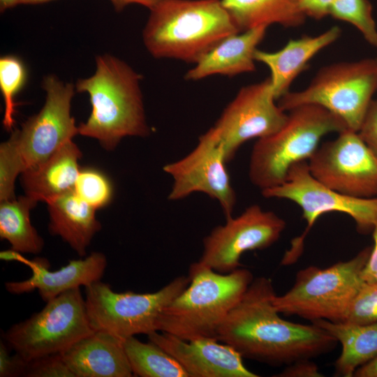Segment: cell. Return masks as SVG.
<instances>
[{
    "mask_svg": "<svg viewBox=\"0 0 377 377\" xmlns=\"http://www.w3.org/2000/svg\"><path fill=\"white\" fill-rule=\"evenodd\" d=\"M117 11H121L130 4H139L149 10L154 8L163 0H110Z\"/></svg>",
    "mask_w": 377,
    "mask_h": 377,
    "instance_id": "cell-37",
    "label": "cell"
},
{
    "mask_svg": "<svg viewBox=\"0 0 377 377\" xmlns=\"http://www.w3.org/2000/svg\"><path fill=\"white\" fill-rule=\"evenodd\" d=\"M142 75L123 60L109 54L96 58V71L79 79L75 91L87 93L91 112L78 126L79 134L95 138L108 150L126 136L150 133L140 89Z\"/></svg>",
    "mask_w": 377,
    "mask_h": 377,
    "instance_id": "cell-2",
    "label": "cell"
},
{
    "mask_svg": "<svg viewBox=\"0 0 377 377\" xmlns=\"http://www.w3.org/2000/svg\"><path fill=\"white\" fill-rule=\"evenodd\" d=\"M275 98L270 78L243 87L226 106L213 127L226 162L245 142L269 135L286 122Z\"/></svg>",
    "mask_w": 377,
    "mask_h": 377,
    "instance_id": "cell-14",
    "label": "cell"
},
{
    "mask_svg": "<svg viewBox=\"0 0 377 377\" xmlns=\"http://www.w3.org/2000/svg\"><path fill=\"white\" fill-rule=\"evenodd\" d=\"M347 128L341 119L319 105L293 108L278 131L258 138L253 145L249 169L251 182L262 191L281 185L293 165L310 158L324 135Z\"/></svg>",
    "mask_w": 377,
    "mask_h": 377,
    "instance_id": "cell-6",
    "label": "cell"
},
{
    "mask_svg": "<svg viewBox=\"0 0 377 377\" xmlns=\"http://www.w3.org/2000/svg\"><path fill=\"white\" fill-rule=\"evenodd\" d=\"M27 77L22 60L15 55H5L0 59V89L4 101L3 125L12 131L15 125V96L24 87Z\"/></svg>",
    "mask_w": 377,
    "mask_h": 377,
    "instance_id": "cell-27",
    "label": "cell"
},
{
    "mask_svg": "<svg viewBox=\"0 0 377 377\" xmlns=\"http://www.w3.org/2000/svg\"><path fill=\"white\" fill-rule=\"evenodd\" d=\"M74 191L96 210L106 206L113 193L109 179L102 172L90 168L80 170Z\"/></svg>",
    "mask_w": 377,
    "mask_h": 377,
    "instance_id": "cell-29",
    "label": "cell"
},
{
    "mask_svg": "<svg viewBox=\"0 0 377 377\" xmlns=\"http://www.w3.org/2000/svg\"><path fill=\"white\" fill-rule=\"evenodd\" d=\"M223 149L213 128L200 136L195 147L182 158L166 164L165 172L173 179L170 200H179L195 192L216 200L226 219L232 216L235 192L226 168Z\"/></svg>",
    "mask_w": 377,
    "mask_h": 377,
    "instance_id": "cell-15",
    "label": "cell"
},
{
    "mask_svg": "<svg viewBox=\"0 0 377 377\" xmlns=\"http://www.w3.org/2000/svg\"><path fill=\"white\" fill-rule=\"evenodd\" d=\"M341 32L339 27L334 26L316 36L291 39L276 52L256 50L255 60L266 65L270 71L269 78L276 100L289 91L293 80L306 68L309 61L335 42Z\"/></svg>",
    "mask_w": 377,
    "mask_h": 377,
    "instance_id": "cell-19",
    "label": "cell"
},
{
    "mask_svg": "<svg viewBox=\"0 0 377 377\" xmlns=\"http://www.w3.org/2000/svg\"><path fill=\"white\" fill-rule=\"evenodd\" d=\"M18 4H20V0H0V9L1 12H3Z\"/></svg>",
    "mask_w": 377,
    "mask_h": 377,
    "instance_id": "cell-39",
    "label": "cell"
},
{
    "mask_svg": "<svg viewBox=\"0 0 377 377\" xmlns=\"http://www.w3.org/2000/svg\"><path fill=\"white\" fill-rule=\"evenodd\" d=\"M188 286L165 308L158 331L191 341L216 338L218 329L253 280L246 269L228 274L198 266L189 267Z\"/></svg>",
    "mask_w": 377,
    "mask_h": 377,
    "instance_id": "cell-5",
    "label": "cell"
},
{
    "mask_svg": "<svg viewBox=\"0 0 377 377\" xmlns=\"http://www.w3.org/2000/svg\"><path fill=\"white\" fill-rule=\"evenodd\" d=\"M371 248L367 246L351 259L325 268L309 266L300 269L290 290L274 297L275 309L279 313L311 321L344 322L364 283L362 272Z\"/></svg>",
    "mask_w": 377,
    "mask_h": 377,
    "instance_id": "cell-7",
    "label": "cell"
},
{
    "mask_svg": "<svg viewBox=\"0 0 377 377\" xmlns=\"http://www.w3.org/2000/svg\"><path fill=\"white\" fill-rule=\"evenodd\" d=\"M377 90V59L339 62L319 70L310 84L279 98L283 111L306 104L319 105L358 132Z\"/></svg>",
    "mask_w": 377,
    "mask_h": 377,
    "instance_id": "cell-8",
    "label": "cell"
},
{
    "mask_svg": "<svg viewBox=\"0 0 377 377\" xmlns=\"http://www.w3.org/2000/svg\"><path fill=\"white\" fill-rule=\"evenodd\" d=\"M52 0H20V4H39Z\"/></svg>",
    "mask_w": 377,
    "mask_h": 377,
    "instance_id": "cell-40",
    "label": "cell"
},
{
    "mask_svg": "<svg viewBox=\"0 0 377 377\" xmlns=\"http://www.w3.org/2000/svg\"><path fill=\"white\" fill-rule=\"evenodd\" d=\"M311 323L341 345V355L334 363L336 376L352 377L359 367L377 357V323L355 324L323 319Z\"/></svg>",
    "mask_w": 377,
    "mask_h": 377,
    "instance_id": "cell-23",
    "label": "cell"
},
{
    "mask_svg": "<svg viewBox=\"0 0 377 377\" xmlns=\"http://www.w3.org/2000/svg\"><path fill=\"white\" fill-rule=\"evenodd\" d=\"M180 276L154 293H117L101 281L85 287V304L94 331L107 332L121 339L158 331L161 313L189 284Z\"/></svg>",
    "mask_w": 377,
    "mask_h": 377,
    "instance_id": "cell-9",
    "label": "cell"
},
{
    "mask_svg": "<svg viewBox=\"0 0 377 377\" xmlns=\"http://www.w3.org/2000/svg\"><path fill=\"white\" fill-rule=\"evenodd\" d=\"M149 10L142 40L157 59L195 64L222 40L240 32L221 0H163Z\"/></svg>",
    "mask_w": 377,
    "mask_h": 377,
    "instance_id": "cell-3",
    "label": "cell"
},
{
    "mask_svg": "<svg viewBox=\"0 0 377 377\" xmlns=\"http://www.w3.org/2000/svg\"><path fill=\"white\" fill-rule=\"evenodd\" d=\"M356 377H377V357L359 367L355 372Z\"/></svg>",
    "mask_w": 377,
    "mask_h": 377,
    "instance_id": "cell-38",
    "label": "cell"
},
{
    "mask_svg": "<svg viewBox=\"0 0 377 377\" xmlns=\"http://www.w3.org/2000/svg\"><path fill=\"white\" fill-rule=\"evenodd\" d=\"M49 230L59 236L80 256H86L87 247L101 228L96 209L74 191H68L47 203Z\"/></svg>",
    "mask_w": 377,
    "mask_h": 377,
    "instance_id": "cell-22",
    "label": "cell"
},
{
    "mask_svg": "<svg viewBox=\"0 0 377 377\" xmlns=\"http://www.w3.org/2000/svg\"><path fill=\"white\" fill-rule=\"evenodd\" d=\"M358 133L377 157V100H373Z\"/></svg>",
    "mask_w": 377,
    "mask_h": 377,
    "instance_id": "cell-33",
    "label": "cell"
},
{
    "mask_svg": "<svg viewBox=\"0 0 377 377\" xmlns=\"http://www.w3.org/2000/svg\"><path fill=\"white\" fill-rule=\"evenodd\" d=\"M333 0H299V6L306 17L321 20L329 15Z\"/></svg>",
    "mask_w": 377,
    "mask_h": 377,
    "instance_id": "cell-35",
    "label": "cell"
},
{
    "mask_svg": "<svg viewBox=\"0 0 377 377\" xmlns=\"http://www.w3.org/2000/svg\"><path fill=\"white\" fill-rule=\"evenodd\" d=\"M10 347L4 341H0V376H24L28 361L17 353L12 355L8 350Z\"/></svg>",
    "mask_w": 377,
    "mask_h": 377,
    "instance_id": "cell-32",
    "label": "cell"
},
{
    "mask_svg": "<svg viewBox=\"0 0 377 377\" xmlns=\"http://www.w3.org/2000/svg\"><path fill=\"white\" fill-rule=\"evenodd\" d=\"M344 322L355 324L377 323V281L363 283L352 302Z\"/></svg>",
    "mask_w": 377,
    "mask_h": 377,
    "instance_id": "cell-30",
    "label": "cell"
},
{
    "mask_svg": "<svg viewBox=\"0 0 377 377\" xmlns=\"http://www.w3.org/2000/svg\"><path fill=\"white\" fill-rule=\"evenodd\" d=\"M81 156L78 147L70 140L44 163L22 172L21 179L26 195L37 202L47 203L74 190Z\"/></svg>",
    "mask_w": 377,
    "mask_h": 377,
    "instance_id": "cell-21",
    "label": "cell"
},
{
    "mask_svg": "<svg viewBox=\"0 0 377 377\" xmlns=\"http://www.w3.org/2000/svg\"><path fill=\"white\" fill-rule=\"evenodd\" d=\"M377 48V47H376Z\"/></svg>",
    "mask_w": 377,
    "mask_h": 377,
    "instance_id": "cell-41",
    "label": "cell"
},
{
    "mask_svg": "<svg viewBox=\"0 0 377 377\" xmlns=\"http://www.w3.org/2000/svg\"><path fill=\"white\" fill-rule=\"evenodd\" d=\"M267 29L258 27L226 37L186 73L185 80L197 81L213 75L232 77L254 71V54Z\"/></svg>",
    "mask_w": 377,
    "mask_h": 377,
    "instance_id": "cell-20",
    "label": "cell"
},
{
    "mask_svg": "<svg viewBox=\"0 0 377 377\" xmlns=\"http://www.w3.org/2000/svg\"><path fill=\"white\" fill-rule=\"evenodd\" d=\"M279 377H322L318 365L311 359H302L292 362L280 372Z\"/></svg>",
    "mask_w": 377,
    "mask_h": 377,
    "instance_id": "cell-34",
    "label": "cell"
},
{
    "mask_svg": "<svg viewBox=\"0 0 377 377\" xmlns=\"http://www.w3.org/2000/svg\"><path fill=\"white\" fill-rule=\"evenodd\" d=\"M25 377H75L61 353L40 357L28 361Z\"/></svg>",
    "mask_w": 377,
    "mask_h": 377,
    "instance_id": "cell-31",
    "label": "cell"
},
{
    "mask_svg": "<svg viewBox=\"0 0 377 377\" xmlns=\"http://www.w3.org/2000/svg\"><path fill=\"white\" fill-rule=\"evenodd\" d=\"M372 231L374 245L361 275L366 283L377 281V223Z\"/></svg>",
    "mask_w": 377,
    "mask_h": 377,
    "instance_id": "cell-36",
    "label": "cell"
},
{
    "mask_svg": "<svg viewBox=\"0 0 377 377\" xmlns=\"http://www.w3.org/2000/svg\"><path fill=\"white\" fill-rule=\"evenodd\" d=\"M37 202L27 195L1 202L0 237L17 252L37 254L44 246L43 238L30 221V210Z\"/></svg>",
    "mask_w": 377,
    "mask_h": 377,
    "instance_id": "cell-25",
    "label": "cell"
},
{
    "mask_svg": "<svg viewBox=\"0 0 377 377\" xmlns=\"http://www.w3.org/2000/svg\"><path fill=\"white\" fill-rule=\"evenodd\" d=\"M123 339L96 330L61 353L75 377H131Z\"/></svg>",
    "mask_w": 377,
    "mask_h": 377,
    "instance_id": "cell-18",
    "label": "cell"
},
{
    "mask_svg": "<svg viewBox=\"0 0 377 377\" xmlns=\"http://www.w3.org/2000/svg\"><path fill=\"white\" fill-rule=\"evenodd\" d=\"M240 32L258 27L302 25L306 16L299 0H221Z\"/></svg>",
    "mask_w": 377,
    "mask_h": 377,
    "instance_id": "cell-24",
    "label": "cell"
},
{
    "mask_svg": "<svg viewBox=\"0 0 377 377\" xmlns=\"http://www.w3.org/2000/svg\"><path fill=\"white\" fill-rule=\"evenodd\" d=\"M151 341L172 355L189 377H258L244 364L242 356L216 338L191 341L156 331L147 334Z\"/></svg>",
    "mask_w": 377,
    "mask_h": 377,
    "instance_id": "cell-16",
    "label": "cell"
},
{
    "mask_svg": "<svg viewBox=\"0 0 377 377\" xmlns=\"http://www.w3.org/2000/svg\"><path fill=\"white\" fill-rule=\"evenodd\" d=\"M31 270V276L23 281L5 283L8 292L20 295L37 290L41 299L47 302L57 296L80 286H88L101 281L107 267L105 256L98 251L77 260L54 271L48 268L43 259L24 260Z\"/></svg>",
    "mask_w": 377,
    "mask_h": 377,
    "instance_id": "cell-17",
    "label": "cell"
},
{
    "mask_svg": "<svg viewBox=\"0 0 377 377\" xmlns=\"http://www.w3.org/2000/svg\"><path fill=\"white\" fill-rule=\"evenodd\" d=\"M93 332L85 299L77 288L49 300L42 310L13 325L3 339L10 348L29 361L61 353Z\"/></svg>",
    "mask_w": 377,
    "mask_h": 377,
    "instance_id": "cell-10",
    "label": "cell"
},
{
    "mask_svg": "<svg viewBox=\"0 0 377 377\" xmlns=\"http://www.w3.org/2000/svg\"><path fill=\"white\" fill-rule=\"evenodd\" d=\"M262 194L267 198H283L293 201L302 210L307 222L302 235L292 242L281 260L282 265L295 263L300 256L304 240L316 220L323 214L337 212L348 214L362 233L373 230L377 223V196L356 198L337 192L315 179L306 161L293 165L286 181L281 185L266 188Z\"/></svg>",
    "mask_w": 377,
    "mask_h": 377,
    "instance_id": "cell-11",
    "label": "cell"
},
{
    "mask_svg": "<svg viewBox=\"0 0 377 377\" xmlns=\"http://www.w3.org/2000/svg\"><path fill=\"white\" fill-rule=\"evenodd\" d=\"M329 15L353 25L369 44L377 47V27L369 0H333Z\"/></svg>",
    "mask_w": 377,
    "mask_h": 377,
    "instance_id": "cell-28",
    "label": "cell"
},
{
    "mask_svg": "<svg viewBox=\"0 0 377 377\" xmlns=\"http://www.w3.org/2000/svg\"><path fill=\"white\" fill-rule=\"evenodd\" d=\"M286 225L273 212L251 205L204 238L202 253L195 263L221 274L233 272L240 266L244 252L269 247L279 239Z\"/></svg>",
    "mask_w": 377,
    "mask_h": 377,
    "instance_id": "cell-13",
    "label": "cell"
},
{
    "mask_svg": "<svg viewBox=\"0 0 377 377\" xmlns=\"http://www.w3.org/2000/svg\"><path fill=\"white\" fill-rule=\"evenodd\" d=\"M318 146L308 161L312 176L326 186L356 198L377 196V157L358 132L346 129Z\"/></svg>",
    "mask_w": 377,
    "mask_h": 377,
    "instance_id": "cell-12",
    "label": "cell"
},
{
    "mask_svg": "<svg viewBox=\"0 0 377 377\" xmlns=\"http://www.w3.org/2000/svg\"><path fill=\"white\" fill-rule=\"evenodd\" d=\"M123 344L133 376L189 377L172 355L151 341L142 342L133 336L124 339Z\"/></svg>",
    "mask_w": 377,
    "mask_h": 377,
    "instance_id": "cell-26",
    "label": "cell"
},
{
    "mask_svg": "<svg viewBox=\"0 0 377 377\" xmlns=\"http://www.w3.org/2000/svg\"><path fill=\"white\" fill-rule=\"evenodd\" d=\"M42 87L46 98L41 110L1 144L0 201L15 198V181L19 174L40 165L79 134L71 114L75 86L48 75Z\"/></svg>",
    "mask_w": 377,
    "mask_h": 377,
    "instance_id": "cell-4",
    "label": "cell"
},
{
    "mask_svg": "<svg viewBox=\"0 0 377 377\" xmlns=\"http://www.w3.org/2000/svg\"><path fill=\"white\" fill-rule=\"evenodd\" d=\"M275 295L270 279H253L219 326L217 339L242 357L277 366L311 359L335 348L337 341L319 326L281 318L273 304Z\"/></svg>",
    "mask_w": 377,
    "mask_h": 377,
    "instance_id": "cell-1",
    "label": "cell"
}]
</instances>
